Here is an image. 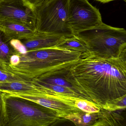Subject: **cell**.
<instances>
[{
  "label": "cell",
  "mask_w": 126,
  "mask_h": 126,
  "mask_svg": "<svg viewBox=\"0 0 126 126\" xmlns=\"http://www.w3.org/2000/svg\"><path fill=\"white\" fill-rule=\"evenodd\" d=\"M63 118L72 121L76 126H92L99 118V113H88L80 111L68 114Z\"/></svg>",
  "instance_id": "cell-13"
},
{
  "label": "cell",
  "mask_w": 126,
  "mask_h": 126,
  "mask_svg": "<svg viewBox=\"0 0 126 126\" xmlns=\"http://www.w3.org/2000/svg\"><path fill=\"white\" fill-rule=\"evenodd\" d=\"M0 69L6 70L5 68V63L2 62L0 60Z\"/></svg>",
  "instance_id": "cell-23"
},
{
  "label": "cell",
  "mask_w": 126,
  "mask_h": 126,
  "mask_svg": "<svg viewBox=\"0 0 126 126\" xmlns=\"http://www.w3.org/2000/svg\"><path fill=\"white\" fill-rule=\"evenodd\" d=\"M0 30L10 39L19 40L30 37L37 32L27 25L6 20H0Z\"/></svg>",
  "instance_id": "cell-10"
},
{
  "label": "cell",
  "mask_w": 126,
  "mask_h": 126,
  "mask_svg": "<svg viewBox=\"0 0 126 126\" xmlns=\"http://www.w3.org/2000/svg\"><path fill=\"white\" fill-rule=\"evenodd\" d=\"M14 95L34 101L41 106L54 110L58 114L60 117H63L68 114L81 111L74 106L75 101L78 98L56 94H46L39 95L24 94Z\"/></svg>",
  "instance_id": "cell-8"
},
{
  "label": "cell",
  "mask_w": 126,
  "mask_h": 126,
  "mask_svg": "<svg viewBox=\"0 0 126 126\" xmlns=\"http://www.w3.org/2000/svg\"><path fill=\"white\" fill-rule=\"evenodd\" d=\"M69 0H51L35 7L36 31L68 37L73 34L68 21Z\"/></svg>",
  "instance_id": "cell-5"
},
{
  "label": "cell",
  "mask_w": 126,
  "mask_h": 126,
  "mask_svg": "<svg viewBox=\"0 0 126 126\" xmlns=\"http://www.w3.org/2000/svg\"><path fill=\"white\" fill-rule=\"evenodd\" d=\"M67 80L89 101L109 111L126 109V56L104 59L90 52L70 64Z\"/></svg>",
  "instance_id": "cell-1"
},
{
  "label": "cell",
  "mask_w": 126,
  "mask_h": 126,
  "mask_svg": "<svg viewBox=\"0 0 126 126\" xmlns=\"http://www.w3.org/2000/svg\"><path fill=\"white\" fill-rule=\"evenodd\" d=\"M126 110L109 111L101 109L99 119L92 126H126Z\"/></svg>",
  "instance_id": "cell-11"
},
{
  "label": "cell",
  "mask_w": 126,
  "mask_h": 126,
  "mask_svg": "<svg viewBox=\"0 0 126 126\" xmlns=\"http://www.w3.org/2000/svg\"><path fill=\"white\" fill-rule=\"evenodd\" d=\"M55 48L74 51L82 54L89 52V48L86 42L75 35L65 37Z\"/></svg>",
  "instance_id": "cell-12"
},
{
  "label": "cell",
  "mask_w": 126,
  "mask_h": 126,
  "mask_svg": "<svg viewBox=\"0 0 126 126\" xmlns=\"http://www.w3.org/2000/svg\"><path fill=\"white\" fill-rule=\"evenodd\" d=\"M5 120L3 126H48L60 117L54 110L34 101L3 93Z\"/></svg>",
  "instance_id": "cell-3"
},
{
  "label": "cell",
  "mask_w": 126,
  "mask_h": 126,
  "mask_svg": "<svg viewBox=\"0 0 126 126\" xmlns=\"http://www.w3.org/2000/svg\"><path fill=\"white\" fill-rule=\"evenodd\" d=\"M74 106L81 111L88 113L98 112L101 109L97 104L85 99H77L75 101Z\"/></svg>",
  "instance_id": "cell-16"
},
{
  "label": "cell",
  "mask_w": 126,
  "mask_h": 126,
  "mask_svg": "<svg viewBox=\"0 0 126 126\" xmlns=\"http://www.w3.org/2000/svg\"><path fill=\"white\" fill-rule=\"evenodd\" d=\"M11 40L0 30V60L6 64H9L12 55L18 54L10 44Z\"/></svg>",
  "instance_id": "cell-14"
},
{
  "label": "cell",
  "mask_w": 126,
  "mask_h": 126,
  "mask_svg": "<svg viewBox=\"0 0 126 126\" xmlns=\"http://www.w3.org/2000/svg\"><path fill=\"white\" fill-rule=\"evenodd\" d=\"M81 54L55 47L29 51L18 54V63L15 66L5 63V68L15 74L35 79L58 66L76 61Z\"/></svg>",
  "instance_id": "cell-2"
},
{
  "label": "cell",
  "mask_w": 126,
  "mask_h": 126,
  "mask_svg": "<svg viewBox=\"0 0 126 126\" xmlns=\"http://www.w3.org/2000/svg\"><path fill=\"white\" fill-rule=\"evenodd\" d=\"M35 80V79L29 78L19 74H15L7 70L0 69V83L15 81H29Z\"/></svg>",
  "instance_id": "cell-15"
},
{
  "label": "cell",
  "mask_w": 126,
  "mask_h": 126,
  "mask_svg": "<svg viewBox=\"0 0 126 126\" xmlns=\"http://www.w3.org/2000/svg\"><path fill=\"white\" fill-rule=\"evenodd\" d=\"M48 126H76L72 121L65 118L60 117Z\"/></svg>",
  "instance_id": "cell-18"
},
{
  "label": "cell",
  "mask_w": 126,
  "mask_h": 126,
  "mask_svg": "<svg viewBox=\"0 0 126 126\" xmlns=\"http://www.w3.org/2000/svg\"><path fill=\"white\" fill-rule=\"evenodd\" d=\"M3 93L0 92V126H3L5 120V110Z\"/></svg>",
  "instance_id": "cell-19"
},
{
  "label": "cell",
  "mask_w": 126,
  "mask_h": 126,
  "mask_svg": "<svg viewBox=\"0 0 126 126\" xmlns=\"http://www.w3.org/2000/svg\"><path fill=\"white\" fill-rule=\"evenodd\" d=\"M50 0H38L37 2V4H36L35 7L47 3V2Z\"/></svg>",
  "instance_id": "cell-21"
},
{
  "label": "cell",
  "mask_w": 126,
  "mask_h": 126,
  "mask_svg": "<svg viewBox=\"0 0 126 126\" xmlns=\"http://www.w3.org/2000/svg\"><path fill=\"white\" fill-rule=\"evenodd\" d=\"M88 46L89 52L104 59L126 56V31L103 22L94 28L75 34Z\"/></svg>",
  "instance_id": "cell-4"
},
{
  "label": "cell",
  "mask_w": 126,
  "mask_h": 126,
  "mask_svg": "<svg viewBox=\"0 0 126 126\" xmlns=\"http://www.w3.org/2000/svg\"><path fill=\"white\" fill-rule=\"evenodd\" d=\"M66 36L49 33H36L32 37L20 40L27 51L54 48Z\"/></svg>",
  "instance_id": "cell-9"
},
{
  "label": "cell",
  "mask_w": 126,
  "mask_h": 126,
  "mask_svg": "<svg viewBox=\"0 0 126 126\" xmlns=\"http://www.w3.org/2000/svg\"><path fill=\"white\" fill-rule=\"evenodd\" d=\"M10 44L15 51L18 54H25L27 52L26 48L20 40L11 39Z\"/></svg>",
  "instance_id": "cell-17"
},
{
  "label": "cell",
  "mask_w": 126,
  "mask_h": 126,
  "mask_svg": "<svg viewBox=\"0 0 126 126\" xmlns=\"http://www.w3.org/2000/svg\"><path fill=\"white\" fill-rule=\"evenodd\" d=\"M30 6H32L35 8L37 4L38 0H25Z\"/></svg>",
  "instance_id": "cell-20"
},
{
  "label": "cell",
  "mask_w": 126,
  "mask_h": 126,
  "mask_svg": "<svg viewBox=\"0 0 126 126\" xmlns=\"http://www.w3.org/2000/svg\"><path fill=\"white\" fill-rule=\"evenodd\" d=\"M0 20L22 24L36 30L35 9L25 0H0Z\"/></svg>",
  "instance_id": "cell-7"
},
{
  "label": "cell",
  "mask_w": 126,
  "mask_h": 126,
  "mask_svg": "<svg viewBox=\"0 0 126 126\" xmlns=\"http://www.w3.org/2000/svg\"><path fill=\"white\" fill-rule=\"evenodd\" d=\"M95 0L97 1L103 3H108V2H110V1L115 0ZM123 0L126 1V0Z\"/></svg>",
  "instance_id": "cell-22"
},
{
  "label": "cell",
  "mask_w": 126,
  "mask_h": 126,
  "mask_svg": "<svg viewBox=\"0 0 126 126\" xmlns=\"http://www.w3.org/2000/svg\"><path fill=\"white\" fill-rule=\"evenodd\" d=\"M68 21L73 34L103 22L99 10L88 0H69Z\"/></svg>",
  "instance_id": "cell-6"
}]
</instances>
